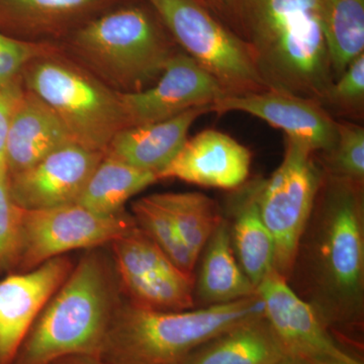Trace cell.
I'll use <instances>...</instances> for the list:
<instances>
[{
	"label": "cell",
	"mask_w": 364,
	"mask_h": 364,
	"mask_svg": "<svg viewBox=\"0 0 364 364\" xmlns=\"http://www.w3.org/2000/svg\"><path fill=\"white\" fill-rule=\"evenodd\" d=\"M363 186L324 173L287 280L328 329L363 326Z\"/></svg>",
	"instance_id": "6da1fadb"
},
{
	"label": "cell",
	"mask_w": 364,
	"mask_h": 364,
	"mask_svg": "<svg viewBox=\"0 0 364 364\" xmlns=\"http://www.w3.org/2000/svg\"><path fill=\"white\" fill-rule=\"evenodd\" d=\"M249 52L268 90L322 102L334 82L318 0H202Z\"/></svg>",
	"instance_id": "7a4b0ae2"
},
{
	"label": "cell",
	"mask_w": 364,
	"mask_h": 364,
	"mask_svg": "<svg viewBox=\"0 0 364 364\" xmlns=\"http://www.w3.org/2000/svg\"><path fill=\"white\" fill-rule=\"evenodd\" d=\"M111 253L88 249L33 323L13 364H50L68 355H102L121 303Z\"/></svg>",
	"instance_id": "3957f363"
},
{
	"label": "cell",
	"mask_w": 364,
	"mask_h": 364,
	"mask_svg": "<svg viewBox=\"0 0 364 364\" xmlns=\"http://www.w3.org/2000/svg\"><path fill=\"white\" fill-rule=\"evenodd\" d=\"M259 294L182 312H158L122 298L100 358L107 364H179L189 352L235 326L263 317Z\"/></svg>",
	"instance_id": "277c9868"
},
{
	"label": "cell",
	"mask_w": 364,
	"mask_h": 364,
	"mask_svg": "<svg viewBox=\"0 0 364 364\" xmlns=\"http://www.w3.org/2000/svg\"><path fill=\"white\" fill-rule=\"evenodd\" d=\"M149 7L114 9L85 23L74 35L75 51L116 86L117 92L150 87L178 52L176 43Z\"/></svg>",
	"instance_id": "5b68a950"
},
{
	"label": "cell",
	"mask_w": 364,
	"mask_h": 364,
	"mask_svg": "<svg viewBox=\"0 0 364 364\" xmlns=\"http://www.w3.org/2000/svg\"><path fill=\"white\" fill-rule=\"evenodd\" d=\"M23 86L51 107L72 141L85 149L105 154L114 136L128 128L119 92L50 55L26 66Z\"/></svg>",
	"instance_id": "8992f818"
},
{
	"label": "cell",
	"mask_w": 364,
	"mask_h": 364,
	"mask_svg": "<svg viewBox=\"0 0 364 364\" xmlns=\"http://www.w3.org/2000/svg\"><path fill=\"white\" fill-rule=\"evenodd\" d=\"M176 45L221 85L226 95L267 90L249 52L202 0H146Z\"/></svg>",
	"instance_id": "52a82bcc"
},
{
	"label": "cell",
	"mask_w": 364,
	"mask_h": 364,
	"mask_svg": "<svg viewBox=\"0 0 364 364\" xmlns=\"http://www.w3.org/2000/svg\"><path fill=\"white\" fill-rule=\"evenodd\" d=\"M323 177L316 152L298 139L286 136L282 164L260 182L258 205L274 241V270L287 280Z\"/></svg>",
	"instance_id": "ba28073f"
},
{
	"label": "cell",
	"mask_w": 364,
	"mask_h": 364,
	"mask_svg": "<svg viewBox=\"0 0 364 364\" xmlns=\"http://www.w3.org/2000/svg\"><path fill=\"white\" fill-rule=\"evenodd\" d=\"M135 225L126 210L102 215L77 203L41 210L21 208L18 246L9 273L28 272L70 251L109 245Z\"/></svg>",
	"instance_id": "9c48e42d"
},
{
	"label": "cell",
	"mask_w": 364,
	"mask_h": 364,
	"mask_svg": "<svg viewBox=\"0 0 364 364\" xmlns=\"http://www.w3.org/2000/svg\"><path fill=\"white\" fill-rule=\"evenodd\" d=\"M257 294L264 303L265 318L287 355L309 364L327 360L363 364L340 346L313 306L275 270L260 282Z\"/></svg>",
	"instance_id": "30bf717a"
},
{
	"label": "cell",
	"mask_w": 364,
	"mask_h": 364,
	"mask_svg": "<svg viewBox=\"0 0 364 364\" xmlns=\"http://www.w3.org/2000/svg\"><path fill=\"white\" fill-rule=\"evenodd\" d=\"M128 128L165 121L195 107L212 105L226 97L221 85L203 67L178 51L150 87L119 92Z\"/></svg>",
	"instance_id": "8fae6325"
},
{
	"label": "cell",
	"mask_w": 364,
	"mask_h": 364,
	"mask_svg": "<svg viewBox=\"0 0 364 364\" xmlns=\"http://www.w3.org/2000/svg\"><path fill=\"white\" fill-rule=\"evenodd\" d=\"M104 153L66 144L39 162L9 176L14 203L23 210H41L77 203Z\"/></svg>",
	"instance_id": "7c38bea8"
},
{
	"label": "cell",
	"mask_w": 364,
	"mask_h": 364,
	"mask_svg": "<svg viewBox=\"0 0 364 364\" xmlns=\"http://www.w3.org/2000/svg\"><path fill=\"white\" fill-rule=\"evenodd\" d=\"M74 264L66 255L0 280V364H13L26 334Z\"/></svg>",
	"instance_id": "4fadbf2b"
},
{
	"label": "cell",
	"mask_w": 364,
	"mask_h": 364,
	"mask_svg": "<svg viewBox=\"0 0 364 364\" xmlns=\"http://www.w3.org/2000/svg\"><path fill=\"white\" fill-rule=\"evenodd\" d=\"M241 112L262 119L273 128L298 139L323 154L334 147L337 122L318 100L272 90L243 95H226L210 105V112Z\"/></svg>",
	"instance_id": "5bb4252c"
},
{
	"label": "cell",
	"mask_w": 364,
	"mask_h": 364,
	"mask_svg": "<svg viewBox=\"0 0 364 364\" xmlns=\"http://www.w3.org/2000/svg\"><path fill=\"white\" fill-rule=\"evenodd\" d=\"M250 165L248 148L222 132L205 130L188 139L158 178L232 191L247 181Z\"/></svg>",
	"instance_id": "9a60e30c"
},
{
	"label": "cell",
	"mask_w": 364,
	"mask_h": 364,
	"mask_svg": "<svg viewBox=\"0 0 364 364\" xmlns=\"http://www.w3.org/2000/svg\"><path fill=\"white\" fill-rule=\"evenodd\" d=\"M71 142L68 131L51 107L23 88L14 102L6 136L7 176L28 168Z\"/></svg>",
	"instance_id": "2e32d148"
},
{
	"label": "cell",
	"mask_w": 364,
	"mask_h": 364,
	"mask_svg": "<svg viewBox=\"0 0 364 364\" xmlns=\"http://www.w3.org/2000/svg\"><path fill=\"white\" fill-rule=\"evenodd\" d=\"M208 112L210 105L195 107L165 121L124 129L112 139L105 154L158 176L188 141L196 119Z\"/></svg>",
	"instance_id": "e0dca14e"
},
{
	"label": "cell",
	"mask_w": 364,
	"mask_h": 364,
	"mask_svg": "<svg viewBox=\"0 0 364 364\" xmlns=\"http://www.w3.org/2000/svg\"><path fill=\"white\" fill-rule=\"evenodd\" d=\"M287 356L279 337L263 316L208 340L179 364H275Z\"/></svg>",
	"instance_id": "ac0fdd59"
},
{
	"label": "cell",
	"mask_w": 364,
	"mask_h": 364,
	"mask_svg": "<svg viewBox=\"0 0 364 364\" xmlns=\"http://www.w3.org/2000/svg\"><path fill=\"white\" fill-rule=\"evenodd\" d=\"M260 182L244 183L230 200L234 210L231 240L235 256L256 287L274 270L275 258L274 241L261 218L258 205Z\"/></svg>",
	"instance_id": "d6986e66"
},
{
	"label": "cell",
	"mask_w": 364,
	"mask_h": 364,
	"mask_svg": "<svg viewBox=\"0 0 364 364\" xmlns=\"http://www.w3.org/2000/svg\"><path fill=\"white\" fill-rule=\"evenodd\" d=\"M195 291V301L203 306L222 305L257 294L235 256L231 225L223 219L210 236Z\"/></svg>",
	"instance_id": "ffe728a7"
},
{
	"label": "cell",
	"mask_w": 364,
	"mask_h": 364,
	"mask_svg": "<svg viewBox=\"0 0 364 364\" xmlns=\"http://www.w3.org/2000/svg\"><path fill=\"white\" fill-rule=\"evenodd\" d=\"M109 0H0V31L36 35L59 30Z\"/></svg>",
	"instance_id": "44dd1931"
},
{
	"label": "cell",
	"mask_w": 364,
	"mask_h": 364,
	"mask_svg": "<svg viewBox=\"0 0 364 364\" xmlns=\"http://www.w3.org/2000/svg\"><path fill=\"white\" fill-rule=\"evenodd\" d=\"M158 181L153 172L136 168L105 154L77 203L97 214H119L124 210V203L130 198Z\"/></svg>",
	"instance_id": "7402d4cb"
},
{
	"label": "cell",
	"mask_w": 364,
	"mask_h": 364,
	"mask_svg": "<svg viewBox=\"0 0 364 364\" xmlns=\"http://www.w3.org/2000/svg\"><path fill=\"white\" fill-rule=\"evenodd\" d=\"M334 81L364 53V0H318Z\"/></svg>",
	"instance_id": "603a6c76"
},
{
	"label": "cell",
	"mask_w": 364,
	"mask_h": 364,
	"mask_svg": "<svg viewBox=\"0 0 364 364\" xmlns=\"http://www.w3.org/2000/svg\"><path fill=\"white\" fill-rule=\"evenodd\" d=\"M150 198L168 215L191 253L198 256L224 219L213 198L200 193H165Z\"/></svg>",
	"instance_id": "cb8c5ba5"
},
{
	"label": "cell",
	"mask_w": 364,
	"mask_h": 364,
	"mask_svg": "<svg viewBox=\"0 0 364 364\" xmlns=\"http://www.w3.org/2000/svg\"><path fill=\"white\" fill-rule=\"evenodd\" d=\"M123 298L132 305L158 312L195 309V277L181 272L119 282Z\"/></svg>",
	"instance_id": "d4e9b609"
},
{
	"label": "cell",
	"mask_w": 364,
	"mask_h": 364,
	"mask_svg": "<svg viewBox=\"0 0 364 364\" xmlns=\"http://www.w3.org/2000/svg\"><path fill=\"white\" fill-rule=\"evenodd\" d=\"M132 215L136 225L178 269L193 275L198 259L186 247L168 215L150 196H144L132 205Z\"/></svg>",
	"instance_id": "484cf974"
},
{
	"label": "cell",
	"mask_w": 364,
	"mask_h": 364,
	"mask_svg": "<svg viewBox=\"0 0 364 364\" xmlns=\"http://www.w3.org/2000/svg\"><path fill=\"white\" fill-rule=\"evenodd\" d=\"M337 122V140L329 152L317 154L327 176L364 183V128L354 122Z\"/></svg>",
	"instance_id": "4316f807"
},
{
	"label": "cell",
	"mask_w": 364,
	"mask_h": 364,
	"mask_svg": "<svg viewBox=\"0 0 364 364\" xmlns=\"http://www.w3.org/2000/svg\"><path fill=\"white\" fill-rule=\"evenodd\" d=\"M55 48L47 43L21 40L0 31V90H23V74L28 64L49 56Z\"/></svg>",
	"instance_id": "83f0119b"
},
{
	"label": "cell",
	"mask_w": 364,
	"mask_h": 364,
	"mask_svg": "<svg viewBox=\"0 0 364 364\" xmlns=\"http://www.w3.org/2000/svg\"><path fill=\"white\" fill-rule=\"evenodd\" d=\"M321 105L334 114L361 119L364 116V53L349 63L326 92Z\"/></svg>",
	"instance_id": "f1b7e54d"
},
{
	"label": "cell",
	"mask_w": 364,
	"mask_h": 364,
	"mask_svg": "<svg viewBox=\"0 0 364 364\" xmlns=\"http://www.w3.org/2000/svg\"><path fill=\"white\" fill-rule=\"evenodd\" d=\"M21 208L14 203L4 163L0 164V272H11L18 246Z\"/></svg>",
	"instance_id": "f546056e"
},
{
	"label": "cell",
	"mask_w": 364,
	"mask_h": 364,
	"mask_svg": "<svg viewBox=\"0 0 364 364\" xmlns=\"http://www.w3.org/2000/svg\"><path fill=\"white\" fill-rule=\"evenodd\" d=\"M23 90L18 92L0 90V164L1 163L6 164L4 154H6L7 133H9L14 102Z\"/></svg>",
	"instance_id": "4dcf8cb0"
},
{
	"label": "cell",
	"mask_w": 364,
	"mask_h": 364,
	"mask_svg": "<svg viewBox=\"0 0 364 364\" xmlns=\"http://www.w3.org/2000/svg\"><path fill=\"white\" fill-rule=\"evenodd\" d=\"M50 364H107L102 358L90 355H68L57 359Z\"/></svg>",
	"instance_id": "1f68e13d"
},
{
	"label": "cell",
	"mask_w": 364,
	"mask_h": 364,
	"mask_svg": "<svg viewBox=\"0 0 364 364\" xmlns=\"http://www.w3.org/2000/svg\"><path fill=\"white\" fill-rule=\"evenodd\" d=\"M275 364H309L306 361L301 360V359L291 358V356H287L286 358L282 359V361Z\"/></svg>",
	"instance_id": "d6a6232c"
}]
</instances>
